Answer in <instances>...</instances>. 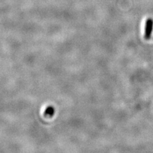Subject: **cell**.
<instances>
[{"label": "cell", "instance_id": "1", "mask_svg": "<svg viewBox=\"0 0 153 153\" xmlns=\"http://www.w3.org/2000/svg\"><path fill=\"white\" fill-rule=\"evenodd\" d=\"M153 28V21L151 19H148L146 24V32L145 38L146 39H149L151 36V33Z\"/></svg>", "mask_w": 153, "mask_h": 153}, {"label": "cell", "instance_id": "2", "mask_svg": "<svg viewBox=\"0 0 153 153\" xmlns=\"http://www.w3.org/2000/svg\"><path fill=\"white\" fill-rule=\"evenodd\" d=\"M54 114V108H53V107H48V108L45 110V116H49V117H52L53 116Z\"/></svg>", "mask_w": 153, "mask_h": 153}]
</instances>
